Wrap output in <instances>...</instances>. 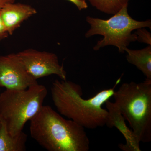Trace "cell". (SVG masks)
Segmentation results:
<instances>
[{"label":"cell","instance_id":"6da1fadb","mask_svg":"<svg viewBox=\"0 0 151 151\" xmlns=\"http://www.w3.org/2000/svg\"><path fill=\"white\" fill-rule=\"evenodd\" d=\"M120 79L113 88L98 92L88 99L83 98L81 86L72 81L55 80L50 91L58 112L85 129H94L104 127L108 122V113L103 105L113 97Z\"/></svg>","mask_w":151,"mask_h":151},{"label":"cell","instance_id":"7a4b0ae2","mask_svg":"<svg viewBox=\"0 0 151 151\" xmlns=\"http://www.w3.org/2000/svg\"><path fill=\"white\" fill-rule=\"evenodd\" d=\"M30 122L32 137L48 151H88L85 128L66 119L49 105H43Z\"/></svg>","mask_w":151,"mask_h":151},{"label":"cell","instance_id":"3957f363","mask_svg":"<svg viewBox=\"0 0 151 151\" xmlns=\"http://www.w3.org/2000/svg\"><path fill=\"white\" fill-rule=\"evenodd\" d=\"M116 106L140 142L151 141V80L124 83L113 95Z\"/></svg>","mask_w":151,"mask_h":151},{"label":"cell","instance_id":"277c9868","mask_svg":"<svg viewBox=\"0 0 151 151\" xmlns=\"http://www.w3.org/2000/svg\"><path fill=\"white\" fill-rule=\"evenodd\" d=\"M47 94L46 87L38 84L23 90L6 89L0 94V118L11 135L22 132L43 106Z\"/></svg>","mask_w":151,"mask_h":151},{"label":"cell","instance_id":"5b68a950","mask_svg":"<svg viewBox=\"0 0 151 151\" xmlns=\"http://www.w3.org/2000/svg\"><path fill=\"white\" fill-rule=\"evenodd\" d=\"M128 6H124L108 19L86 17V21L90 24V28L85 34V37L97 35L103 37L94 46V50L113 45L118 48L119 52L124 53L125 48L131 42L137 41V36L132 33L133 31L142 28L151 29L150 20L139 21L134 19L128 13Z\"/></svg>","mask_w":151,"mask_h":151},{"label":"cell","instance_id":"8992f818","mask_svg":"<svg viewBox=\"0 0 151 151\" xmlns=\"http://www.w3.org/2000/svg\"><path fill=\"white\" fill-rule=\"evenodd\" d=\"M17 54L28 72L35 80L51 75L57 76L61 80H66V71L54 53L28 49Z\"/></svg>","mask_w":151,"mask_h":151},{"label":"cell","instance_id":"52a82bcc","mask_svg":"<svg viewBox=\"0 0 151 151\" xmlns=\"http://www.w3.org/2000/svg\"><path fill=\"white\" fill-rule=\"evenodd\" d=\"M38 84L17 53L0 55V87L23 90Z\"/></svg>","mask_w":151,"mask_h":151},{"label":"cell","instance_id":"ba28073f","mask_svg":"<svg viewBox=\"0 0 151 151\" xmlns=\"http://www.w3.org/2000/svg\"><path fill=\"white\" fill-rule=\"evenodd\" d=\"M105 104L108 113V122L106 125L109 128L116 127L122 133L126 140V143L119 144V147L124 151H141L140 142L132 129L127 127L126 120L115 103L109 100Z\"/></svg>","mask_w":151,"mask_h":151},{"label":"cell","instance_id":"9c48e42d","mask_svg":"<svg viewBox=\"0 0 151 151\" xmlns=\"http://www.w3.org/2000/svg\"><path fill=\"white\" fill-rule=\"evenodd\" d=\"M36 13V10L32 6L21 3H10L0 10V17L9 35L23 22Z\"/></svg>","mask_w":151,"mask_h":151},{"label":"cell","instance_id":"30bf717a","mask_svg":"<svg viewBox=\"0 0 151 151\" xmlns=\"http://www.w3.org/2000/svg\"><path fill=\"white\" fill-rule=\"evenodd\" d=\"M0 151H24L27 135L23 132L13 136L9 133L5 122L0 118Z\"/></svg>","mask_w":151,"mask_h":151},{"label":"cell","instance_id":"8fae6325","mask_svg":"<svg viewBox=\"0 0 151 151\" xmlns=\"http://www.w3.org/2000/svg\"><path fill=\"white\" fill-rule=\"evenodd\" d=\"M127 61L142 72L147 79L151 80V45L140 50L125 48Z\"/></svg>","mask_w":151,"mask_h":151},{"label":"cell","instance_id":"7c38bea8","mask_svg":"<svg viewBox=\"0 0 151 151\" xmlns=\"http://www.w3.org/2000/svg\"><path fill=\"white\" fill-rule=\"evenodd\" d=\"M91 5L108 14H114L125 6L130 0H88Z\"/></svg>","mask_w":151,"mask_h":151},{"label":"cell","instance_id":"4fadbf2b","mask_svg":"<svg viewBox=\"0 0 151 151\" xmlns=\"http://www.w3.org/2000/svg\"><path fill=\"white\" fill-rule=\"evenodd\" d=\"M137 36V41L151 45V35L150 33L145 29V28L139 29L135 33Z\"/></svg>","mask_w":151,"mask_h":151},{"label":"cell","instance_id":"5bb4252c","mask_svg":"<svg viewBox=\"0 0 151 151\" xmlns=\"http://www.w3.org/2000/svg\"><path fill=\"white\" fill-rule=\"evenodd\" d=\"M75 5L79 10L85 9L88 7V5L85 0H67Z\"/></svg>","mask_w":151,"mask_h":151},{"label":"cell","instance_id":"9a60e30c","mask_svg":"<svg viewBox=\"0 0 151 151\" xmlns=\"http://www.w3.org/2000/svg\"><path fill=\"white\" fill-rule=\"evenodd\" d=\"M9 35L0 17V41L7 37Z\"/></svg>","mask_w":151,"mask_h":151},{"label":"cell","instance_id":"2e32d148","mask_svg":"<svg viewBox=\"0 0 151 151\" xmlns=\"http://www.w3.org/2000/svg\"><path fill=\"white\" fill-rule=\"evenodd\" d=\"M15 2V0H0V10L6 5Z\"/></svg>","mask_w":151,"mask_h":151},{"label":"cell","instance_id":"e0dca14e","mask_svg":"<svg viewBox=\"0 0 151 151\" xmlns=\"http://www.w3.org/2000/svg\"><path fill=\"white\" fill-rule=\"evenodd\" d=\"M1 122H0V127H1Z\"/></svg>","mask_w":151,"mask_h":151},{"label":"cell","instance_id":"ac0fdd59","mask_svg":"<svg viewBox=\"0 0 151 151\" xmlns=\"http://www.w3.org/2000/svg\"><path fill=\"white\" fill-rule=\"evenodd\" d=\"M1 87H0V90H1Z\"/></svg>","mask_w":151,"mask_h":151}]
</instances>
